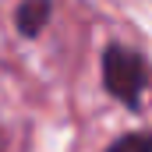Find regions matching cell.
<instances>
[{
    "mask_svg": "<svg viewBox=\"0 0 152 152\" xmlns=\"http://www.w3.org/2000/svg\"><path fill=\"white\" fill-rule=\"evenodd\" d=\"M50 11H53V0H21L18 11H14V25L25 39L39 36L50 21Z\"/></svg>",
    "mask_w": 152,
    "mask_h": 152,
    "instance_id": "cell-2",
    "label": "cell"
},
{
    "mask_svg": "<svg viewBox=\"0 0 152 152\" xmlns=\"http://www.w3.org/2000/svg\"><path fill=\"white\" fill-rule=\"evenodd\" d=\"M106 152H152V131H134V134H120Z\"/></svg>",
    "mask_w": 152,
    "mask_h": 152,
    "instance_id": "cell-3",
    "label": "cell"
},
{
    "mask_svg": "<svg viewBox=\"0 0 152 152\" xmlns=\"http://www.w3.org/2000/svg\"><path fill=\"white\" fill-rule=\"evenodd\" d=\"M103 85H106V92L113 99H120L124 106L134 110L142 103L145 85H149V67H145V60L131 46L110 42L103 50Z\"/></svg>",
    "mask_w": 152,
    "mask_h": 152,
    "instance_id": "cell-1",
    "label": "cell"
}]
</instances>
